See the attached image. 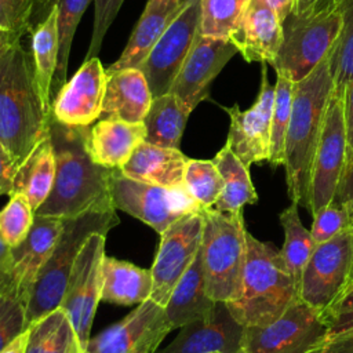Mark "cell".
Instances as JSON below:
<instances>
[{"mask_svg": "<svg viewBox=\"0 0 353 353\" xmlns=\"http://www.w3.org/2000/svg\"><path fill=\"white\" fill-rule=\"evenodd\" d=\"M124 0H94V26L85 59L98 55L105 34L117 17Z\"/></svg>", "mask_w": 353, "mask_h": 353, "instance_id": "7bdbcfd3", "label": "cell"}, {"mask_svg": "<svg viewBox=\"0 0 353 353\" xmlns=\"http://www.w3.org/2000/svg\"><path fill=\"white\" fill-rule=\"evenodd\" d=\"M22 37H23V33L0 29V57L6 54L10 48H12L17 43H19Z\"/></svg>", "mask_w": 353, "mask_h": 353, "instance_id": "816d5d0a", "label": "cell"}, {"mask_svg": "<svg viewBox=\"0 0 353 353\" xmlns=\"http://www.w3.org/2000/svg\"><path fill=\"white\" fill-rule=\"evenodd\" d=\"M63 219L55 216L34 215L33 225L25 240L11 248L12 265L8 295L17 298L26 307L36 279L50 258Z\"/></svg>", "mask_w": 353, "mask_h": 353, "instance_id": "d6986e66", "label": "cell"}, {"mask_svg": "<svg viewBox=\"0 0 353 353\" xmlns=\"http://www.w3.org/2000/svg\"><path fill=\"white\" fill-rule=\"evenodd\" d=\"M145 139L143 121L99 119L88 128L87 149L94 163L108 168H120Z\"/></svg>", "mask_w": 353, "mask_h": 353, "instance_id": "cb8c5ba5", "label": "cell"}, {"mask_svg": "<svg viewBox=\"0 0 353 353\" xmlns=\"http://www.w3.org/2000/svg\"><path fill=\"white\" fill-rule=\"evenodd\" d=\"M250 0H200L199 33L229 39L237 28Z\"/></svg>", "mask_w": 353, "mask_h": 353, "instance_id": "d590c367", "label": "cell"}, {"mask_svg": "<svg viewBox=\"0 0 353 353\" xmlns=\"http://www.w3.org/2000/svg\"><path fill=\"white\" fill-rule=\"evenodd\" d=\"M34 221V210L23 193L10 194V201L0 211V236L11 247L21 244Z\"/></svg>", "mask_w": 353, "mask_h": 353, "instance_id": "f35d334b", "label": "cell"}, {"mask_svg": "<svg viewBox=\"0 0 353 353\" xmlns=\"http://www.w3.org/2000/svg\"><path fill=\"white\" fill-rule=\"evenodd\" d=\"M109 189L116 210L145 222L159 234L181 218L203 210L185 186L164 188L135 181L123 175L119 168L112 171Z\"/></svg>", "mask_w": 353, "mask_h": 353, "instance_id": "ba28073f", "label": "cell"}, {"mask_svg": "<svg viewBox=\"0 0 353 353\" xmlns=\"http://www.w3.org/2000/svg\"><path fill=\"white\" fill-rule=\"evenodd\" d=\"M350 226H352V230H353V221H352V225H350Z\"/></svg>", "mask_w": 353, "mask_h": 353, "instance_id": "11a10c76", "label": "cell"}, {"mask_svg": "<svg viewBox=\"0 0 353 353\" xmlns=\"http://www.w3.org/2000/svg\"><path fill=\"white\" fill-rule=\"evenodd\" d=\"M32 61L34 80L44 108L51 112L52 81L58 69L59 57V28L58 11L51 8L48 17L32 32Z\"/></svg>", "mask_w": 353, "mask_h": 353, "instance_id": "f546056e", "label": "cell"}, {"mask_svg": "<svg viewBox=\"0 0 353 353\" xmlns=\"http://www.w3.org/2000/svg\"><path fill=\"white\" fill-rule=\"evenodd\" d=\"M244 328L225 302H215L208 316L181 327L176 338L156 353H239Z\"/></svg>", "mask_w": 353, "mask_h": 353, "instance_id": "ffe728a7", "label": "cell"}, {"mask_svg": "<svg viewBox=\"0 0 353 353\" xmlns=\"http://www.w3.org/2000/svg\"><path fill=\"white\" fill-rule=\"evenodd\" d=\"M25 353H84L77 334L59 306L28 327Z\"/></svg>", "mask_w": 353, "mask_h": 353, "instance_id": "d6a6232c", "label": "cell"}, {"mask_svg": "<svg viewBox=\"0 0 353 353\" xmlns=\"http://www.w3.org/2000/svg\"><path fill=\"white\" fill-rule=\"evenodd\" d=\"M183 186L201 208H212L221 196L223 181L212 160L189 159Z\"/></svg>", "mask_w": 353, "mask_h": 353, "instance_id": "74e56055", "label": "cell"}, {"mask_svg": "<svg viewBox=\"0 0 353 353\" xmlns=\"http://www.w3.org/2000/svg\"><path fill=\"white\" fill-rule=\"evenodd\" d=\"M28 328L26 307L11 295L0 296V352Z\"/></svg>", "mask_w": 353, "mask_h": 353, "instance_id": "60d3db41", "label": "cell"}, {"mask_svg": "<svg viewBox=\"0 0 353 353\" xmlns=\"http://www.w3.org/2000/svg\"><path fill=\"white\" fill-rule=\"evenodd\" d=\"M214 306L215 301L208 296L205 290L200 245L193 263L176 283L164 309L175 330L208 316Z\"/></svg>", "mask_w": 353, "mask_h": 353, "instance_id": "484cf974", "label": "cell"}, {"mask_svg": "<svg viewBox=\"0 0 353 353\" xmlns=\"http://www.w3.org/2000/svg\"><path fill=\"white\" fill-rule=\"evenodd\" d=\"M229 40L245 61L272 63L283 41V22L266 0H250Z\"/></svg>", "mask_w": 353, "mask_h": 353, "instance_id": "44dd1931", "label": "cell"}, {"mask_svg": "<svg viewBox=\"0 0 353 353\" xmlns=\"http://www.w3.org/2000/svg\"><path fill=\"white\" fill-rule=\"evenodd\" d=\"M352 279L353 230L350 226L314 247L298 283V298L321 314L336 301Z\"/></svg>", "mask_w": 353, "mask_h": 353, "instance_id": "9c48e42d", "label": "cell"}, {"mask_svg": "<svg viewBox=\"0 0 353 353\" xmlns=\"http://www.w3.org/2000/svg\"><path fill=\"white\" fill-rule=\"evenodd\" d=\"M321 319L327 327L324 339L353 328V279L343 292L336 298V301L321 313Z\"/></svg>", "mask_w": 353, "mask_h": 353, "instance_id": "b9f144b4", "label": "cell"}, {"mask_svg": "<svg viewBox=\"0 0 353 353\" xmlns=\"http://www.w3.org/2000/svg\"><path fill=\"white\" fill-rule=\"evenodd\" d=\"M201 258L208 296L232 302L239 296L247 254V229L243 211L222 212L203 208Z\"/></svg>", "mask_w": 353, "mask_h": 353, "instance_id": "8992f818", "label": "cell"}, {"mask_svg": "<svg viewBox=\"0 0 353 353\" xmlns=\"http://www.w3.org/2000/svg\"><path fill=\"white\" fill-rule=\"evenodd\" d=\"M239 353H244V350H243V349H241V350H240V352H239Z\"/></svg>", "mask_w": 353, "mask_h": 353, "instance_id": "9f6ffc18", "label": "cell"}, {"mask_svg": "<svg viewBox=\"0 0 353 353\" xmlns=\"http://www.w3.org/2000/svg\"><path fill=\"white\" fill-rule=\"evenodd\" d=\"M212 353H219V352H212Z\"/></svg>", "mask_w": 353, "mask_h": 353, "instance_id": "6f0895ef", "label": "cell"}, {"mask_svg": "<svg viewBox=\"0 0 353 353\" xmlns=\"http://www.w3.org/2000/svg\"><path fill=\"white\" fill-rule=\"evenodd\" d=\"M346 161L347 139L343 103L342 98L332 91L310 170L307 211L312 215L335 199Z\"/></svg>", "mask_w": 353, "mask_h": 353, "instance_id": "7c38bea8", "label": "cell"}, {"mask_svg": "<svg viewBox=\"0 0 353 353\" xmlns=\"http://www.w3.org/2000/svg\"><path fill=\"white\" fill-rule=\"evenodd\" d=\"M200 0H190L141 63L153 98L167 94L199 30Z\"/></svg>", "mask_w": 353, "mask_h": 353, "instance_id": "9a60e30c", "label": "cell"}, {"mask_svg": "<svg viewBox=\"0 0 353 353\" xmlns=\"http://www.w3.org/2000/svg\"><path fill=\"white\" fill-rule=\"evenodd\" d=\"M298 207L299 205L296 203L291 201V204L285 207L279 215L284 230V243L281 250H279V255L287 270L294 277L296 287L302 270L316 247L310 229H306L299 218Z\"/></svg>", "mask_w": 353, "mask_h": 353, "instance_id": "836d02e7", "label": "cell"}, {"mask_svg": "<svg viewBox=\"0 0 353 353\" xmlns=\"http://www.w3.org/2000/svg\"><path fill=\"white\" fill-rule=\"evenodd\" d=\"M343 114L346 124V139H347V159L353 153V80L346 85L342 94Z\"/></svg>", "mask_w": 353, "mask_h": 353, "instance_id": "c3c4849f", "label": "cell"}, {"mask_svg": "<svg viewBox=\"0 0 353 353\" xmlns=\"http://www.w3.org/2000/svg\"><path fill=\"white\" fill-rule=\"evenodd\" d=\"M34 0H0V29L29 33Z\"/></svg>", "mask_w": 353, "mask_h": 353, "instance_id": "ee69618b", "label": "cell"}, {"mask_svg": "<svg viewBox=\"0 0 353 353\" xmlns=\"http://www.w3.org/2000/svg\"><path fill=\"white\" fill-rule=\"evenodd\" d=\"M106 81V69L98 57L85 59L52 99V117L69 127H91L101 117Z\"/></svg>", "mask_w": 353, "mask_h": 353, "instance_id": "ac0fdd59", "label": "cell"}, {"mask_svg": "<svg viewBox=\"0 0 353 353\" xmlns=\"http://www.w3.org/2000/svg\"><path fill=\"white\" fill-rule=\"evenodd\" d=\"M17 167L18 165L0 142V196H10L12 193V183Z\"/></svg>", "mask_w": 353, "mask_h": 353, "instance_id": "7dc6e473", "label": "cell"}, {"mask_svg": "<svg viewBox=\"0 0 353 353\" xmlns=\"http://www.w3.org/2000/svg\"><path fill=\"white\" fill-rule=\"evenodd\" d=\"M325 334L321 314L298 298L273 323L245 327L241 349L244 353H310Z\"/></svg>", "mask_w": 353, "mask_h": 353, "instance_id": "8fae6325", "label": "cell"}, {"mask_svg": "<svg viewBox=\"0 0 353 353\" xmlns=\"http://www.w3.org/2000/svg\"><path fill=\"white\" fill-rule=\"evenodd\" d=\"M190 113L192 110L171 91L154 97L143 119L146 128L145 141L163 148L179 149Z\"/></svg>", "mask_w": 353, "mask_h": 353, "instance_id": "4dcf8cb0", "label": "cell"}, {"mask_svg": "<svg viewBox=\"0 0 353 353\" xmlns=\"http://www.w3.org/2000/svg\"><path fill=\"white\" fill-rule=\"evenodd\" d=\"M105 243L106 234L102 233H94L87 239L74 261L61 302V307L66 312L84 353L102 295Z\"/></svg>", "mask_w": 353, "mask_h": 353, "instance_id": "30bf717a", "label": "cell"}, {"mask_svg": "<svg viewBox=\"0 0 353 353\" xmlns=\"http://www.w3.org/2000/svg\"><path fill=\"white\" fill-rule=\"evenodd\" d=\"M119 222L116 208L91 210L79 216L63 219L57 244L40 270L28 301V327L61 306L74 261L87 239L94 233L108 234Z\"/></svg>", "mask_w": 353, "mask_h": 353, "instance_id": "5b68a950", "label": "cell"}, {"mask_svg": "<svg viewBox=\"0 0 353 353\" xmlns=\"http://www.w3.org/2000/svg\"><path fill=\"white\" fill-rule=\"evenodd\" d=\"M332 201H338L343 204L347 208L353 221V153L349 156L346 161L336 196Z\"/></svg>", "mask_w": 353, "mask_h": 353, "instance_id": "f6af8a7d", "label": "cell"}, {"mask_svg": "<svg viewBox=\"0 0 353 353\" xmlns=\"http://www.w3.org/2000/svg\"><path fill=\"white\" fill-rule=\"evenodd\" d=\"M51 116L39 95L32 52L19 41L0 57V142L17 165L48 135Z\"/></svg>", "mask_w": 353, "mask_h": 353, "instance_id": "7a4b0ae2", "label": "cell"}, {"mask_svg": "<svg viewBox=\"0 0 353 353\" xmlns=\"http://www.w3.org/2000/svg\"><path fill=\"white\" fill-rule=\"evenodd\" d=\"M28 328L19 334L10 345H7L0 353H25V347H26V342H28Z\"/></svg>", "mask_w": 353, "mask_h": 353, "instance_id": "db71d44e", "label": "cell"}, {"mask_svg": "<svg viewBox=\"0 0 353 353\" xmlns=\"http://www.w3.org/2000/svg\"><path fill=\"white\" fill-rule=\"evenodd\" d=\"M338 1L339 0H295L294 10L291 12L307 14V12L332 10L338 7Z\"/></svg>", "mask_w": 353, "mask_h": 353, "instance_id": "f907efd6", "label": "cell"}, {"mask_svg": "<svg viewBox=\"0 0 353 353\" xmlns=\"http://www.w3.org/2000/svg\"><path fill=\"white\" fill-rule=\"evenodd\" d=\"M190 0H148L121 55L106 73L125 68H139L152 47L189 4Z\"/></svg>", "mask_w": 353, "mask_h": 353, "instance_id": "7402d4cb", "label": "cell"}, {"mask_svg": "<svg viewBox=\"0 0 353 353\" xmlns=\"http://www.w3.org/2000/svg\"><path fill=\"white\" fill-rule=\"evenodd\" d=\"M189 157L179 149L163 148L143 141L119 170L123 175L164 188H182Z\"/></svg>", "mask_w": 353, "mask_h": 353, "instance_id": "d4e9b609", "label": "cell"}, {"mask_svg": "<svg viewBox=\"0 0 353 353\" xmlns=\"http://www.w3.org/2000/svg\"><path fill=\"white\" fill-rule=\"evenodd\" d=\"M310 353H353V328L324 339Z\"/></svg>", "mask_w": 353, "mask_h": 353, "instance_id": "bcb514c9", "label": "cell"}, {"mask_svg": "<svg viewBox=\"0 0 353 353\" xmlns=\"http://www.w3.org/2000/svg\"><path fill=\"white\" fill-rule=\"evenodd\" d=\"M342 28L339 8L295 14L283 21V41L272 62L276 74L296 83L306 77L334 48Z\"/></svg>", "mask_w": 353, "mask_h": 353, "instance_id": "52a82bcc", "label": "cell"}, {"mask_svg": "<svg viewBox=\"0 0 353 353\" xmlns=\"http://www.w3.org/2000/svg\"><path fill=\"white\" fill-rule=\"evenodd\" d=\"M55 181V154L50 132L17 167L12 193H23L36 211L48 197ZM11 193V194H12Z\"/></svg>", "mask_w": 353, "mask_h": 353, "instance_id": "f1b7e54d", "label": "cell"}, {"mask_svg": "<svg viewBox=\"0 0 353 353\" xmlns=\"http://www.w3.org/2000/svg\"><path fill=\"white\" fill-rule=\"evenodd\" d=\"M12 255L11 247L0 236V296L8 295Z\"/></svg>", "mask_w": 353, "mask_h": 353, "instance_id": "681fc988", "label": "cell"}, {"mask_svg": "<svg viewBox=\"0 0 353 353\" xmlns=\"http://www.w3.org/2000/svg\"><path fill=\"white\" fill-rule=\"evenodd\" d=\"M108 74V73H106ZM153 95L139 68H125L108 74L99 119L143 121Z\"/></svg>", "mask_w": 353, "mask_h": 353, "instance_id": "603a6c76", "label": "cell"}, {"mask_svg": "<svg viewBox=\"0 0 353 353\" xmlns=\"http://www.w3.org/2000/svg\"><path fill=\"white\" fill-rule=\"evenodd\" d=\"M273 102L274 85L269 83L263 66L255 103L245 110H241L239 105L225 108L230 119L226 143L248 168L254 163L269 160Z\"/></svg>", "mask_w": 353, "mask_h": 353, "instance_id": "2e32d148", "label": "cell"}, {"mask_svg": "<svg viewBox=\"0 0 353 353\" xmlns=\"http://www.w3.org/2000/svg\"><path fill=\"white\" fill-rule=\"evenodd\" d=\"M222 181L223 189L214 208L222 212H239L244 205L255 204L258 193L250 176V168L232 152L228 143L212 159Z\"/></svg>", "mask_w": 353, "mask_h": 353, "instance_id": "1f68e13d", "label": "cell"}, {"mask_svg": "<svg viewBox=\"0 0 353 353\" xmlns=\"http://www.w3.org/2000/svg\"><path fill=\"white\" fill-rule=\"evenodd\" d=\"M236 52L239 51L229 39L203 36L197 30L170 91L189 110H194L201 101L208 98L211 83Z\"/></svg>", "mask_w": 353, "mask_h": 353, "instance_id": "e0dca14e", "label": "cell"}, {"mask_svg": "<svg viewBox=\"0 0 353 353\" xmlns=\"http://www.w3.org/2000/svg\"><path fill=\"white\" fill-rule=\"evenodd\" d=\"M90 127H69L51 116L50 137L55 154V181L34 215L74 218L91 210L114 208L109 181L113 168L94 163L87 149Z\"/></svg>", "mask_w": 353, "mask_h": 353, "instance_id": "6da1fadb", "label": "cell"}, {"mask_svg": "<svg viewBox=\"0 0 353 353\" xmlns=\"http://www.w3.org/2000/svg\"><path fill=\"white\" fill-rule=\"evenodd\" d=\"M332 91L330 54L306 77L294 84L291 116L284 143V170L288 197L306 210L309 208L313 156Z\"/></svg>", "mask_w": 353, "mask_h": 353, "instance_id": "3957f363", "label": "cell"}, {"mask_svg": "<svg viewBox=\"0 0 353 353\" xmlns=\"http://www.w3.org/2000/svg\"><path fill=\"white\" fill-rule=\"evenodd\" d=\"M342 17L339 37L330 52V66L334 79V94L342 98L346 85L353 80V0H339Z\"/></svg>", "mask_w": 353, "mask_h": 353, "instance_id": "e575fe53", "label": "cell"}, {"mask_svg": "<svg viewBox=\"0 0 353 353\" xmlns=\"http://www.w3.org/2000/svg\"><path fill=\"white\" fill-rule=\"evenodd\" d=\"M91 1L94 0H34V8L29 21V33L48 17L51 8L55 7L58 11L59 57L58 69L51 88L52 99L66 83L69 54L76 33V28Z\"/></svg>", "mask_w": 353, "mask_h": 353, "instance_id": "83f0119b", "label": "cell"}, {"mask_svg": "<svg viewBox=\"0 0 353 353\" xmlns=\"http://www.w3.org/2000/svg\"><path fill=\"white\" fill-rule=\"evenodd\" d=\"M298 299V287L279 251L247 232V254L239 296L228 302L244 327H263L279 319Z\"/></svg>", "mask_w": 353, "mask_h": 353, "instance_id": "277c9868", "label": "cell"}, {"mask_svg": "<svg viewBox=\"0 0 353 353\" xmlns=\"http://www.w3.org/2000/svg\"><path fill=\"white\" fill-rule=\"evenodd\" d=\"M172 330L165 309L149 298L123 320L91 336L85 353H156Z\"/></svg>", "mask_w": 353, "mask_h": 353, "instance_id": "5bb4252c", "label": "cell"}, {"mask_svg": "<svg viewBox=\"0 0 353 353\" xmlns=\"http://www.w3.org/2000/svg\"><path fill=\"white\" fill-rule=\"evenodd\" d=\"M277 76L274 84V102L272 112V130H270V152L268 163L272 167L284 165V143L285 134L291 116L294 81L287 77Z\"/></svg>", "mask_w": 353, "mask_h": 353, "instance_id": "8d00e7d4", "label": "cell"}, {"mask_svg": "<svg viewBox=\"0 0 353 353\" xmlns=\"http://www.w3.org/2000/svg\"><path fill=\"white\" fill-rule=\"evenodd\" d=\"M203 236V215L189 214L174 222L160 234V244L150 268L152 294L160 306L165 307L176 283L193 263Z\"/></svg>", "mask_w": 353, "mask_h": 353, "instance_id": "4fadbf2b", "label": "cell"}, {"mask_svg": "<svg viewBox=\"0 0 353 353\" xmlns=\"http://www.w3.org/2000/svg\"><path fill=\"white\" fill-rule=\"evenodd\" d=\"M152 272L134 263L105 255L101 301L131 306L150 298Z\"/></svg>", "mask_w": 353, "mask_h": 353, "instance_id": "4316f807", "label": "cell"}, {"mask_svg": "<svg viewBox=\"0 0 353 353\" xmlns=\"http://www.w3.org/2000/svg\"><path fill=\"white\" fill-rule=\"evenodd\" d=\"M266 1L272 7V10L277 14L281 22L291 14L295 6V0H266Z\"/></svg>", "mask_w": 353, "mask_h": 353, "instance_id": "f5cc1de1", "label": "cell"}, {"mask_svg": "<svg viewBox=\"0 0 353 353\" xmlns=\"http://www.w3.org/2000/svg\"><path fill=\"white\" fill-rule=\"evenodd\" d=\"M350 225L352 216L347 208L338 201H331L313 215L310 233L317 245L331 240L345 229L350 228Z\"/></svg>", "mask_w": 353, "mask_h": 353, "instance_id": "ab89813d", "label": "cell"}]
</instances>
